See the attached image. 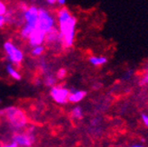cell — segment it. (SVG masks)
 <instances>
[{
	"label": "cell",
	"instance_id": "6da1fadb",
	"mask_svg": "<svg viewBox=\"0 0 148 147\" xmlns=\"http://www.w3.org/2000/svg\"><path fill=\"white\" fill-rule=\"evenodd\" d=\"M58 30L62 38V45L64 48H71L75 39L77 19L65 6L58 9L56 14Z\"/></svg>",
	"mask_w": 148,
	"mask_h": 147
},
{
	"label": "cell",
	"instance_id": "7a4b0ae2",
	"mask_svg": "<svg viewBox=\"0 0 148 147\" xmlns=\"http://www.w3.org/2000/svg\"><path fill=\"white\" fill-rule=\"evenodd\" d=\"M1 114L7 119L9 124L14 128H22L26 124V116L24 112L16 107H9L5 108Z\"/></svg>",
	"mask_w": 148,
	"mask_h": 147
},
{
	"label": "cell",
	"instance_id": "3957f363",
	"mask_svg": "<svg viewBox=\"0 0 148 147\" xmlns=\"http://www.w3.org/2000/svg\"><path fill=\"white\" fill-rule=\"evenodd\" d=\"M54 27H56V18L51 12L46 8H39L36 28L46 34Z\"/></svg>",
	"mask_w": 148,
	"mask_h": 147
},
{
	"label": "cell",
	"instance_id": "277c9868",
	"mask_svg": "<svg viewBox=\"0 0 148 147\" xmlns=\"http://www.w3.org/2000/svg\"><path fill=\"white\" fill-rule=\"evenodd\" d=\"M4 51L8 60L14 65L20 64L24 60V53L14 43L7 41L4 43Z\"/></svg>",
	"mask_w": 148,
	"mask_h": 147
},
{
	"label": "cell",
	"instance_id": "5b68a950",
	"mask_svg": "<svg viewBox=\"0 0 148 147\" xmlns=\"http://www.w3.org/2000/svg\"><path fill=\"white\" fill-rule=\"evenodd\" d=\"M50 95L56 103L62 105L68 102L70 90L62 86H53L51 89Z\"/></svg>",
	"mask_w": 148,
	"mask_h": 147
},
{
	"label": "cell",
	"instance_id": "8992f818",
	"mask_svg": "<svg viewBox=\"0 0 148 147\" xmlns=\"http://www.w3.org/2000/svg\"><path fill=\"white\" fill-rule=\"evenodd\" d=\"M39 8L35 5H29L28 8L23 12V20L26 24H31L36 25L38 20Z\"/></svg>",
	"mask_w": 148,
	"mask_h": 147
},
{
	"label": "cell",
	"instance_id": "52a82bcc",
	"mask_svg": "<svg viewBox=\"0 0 148 147\" xmlns=\"http://www.w3.org/2000/svg\"><path fill=\"white\" fill-rule=\"evenodd\" d=\"M27 40H28V43L32 47L42 45V43L45 42V34L36 28L30 34Z\"/></svg>",
	"mask_w": 148,
	"mask_h": 147
},
{
	"label": "cell",
	"instance_id": "ba28073f",
	"mask_svg": "<svg viewBox=\"0 0 148 147\" xmlns=\"http://www.w3.org/2000/svg\"><path fill=\"white\" fill-rule=\"evenodd\" d=\"M13 142L16 144L17 146H30L34 142V137L27 134H16L13 137Z\"/></svg>",
	"mask_w": 148,
	"mask_h": 147
},
{
	"label": "cell",
	"instance_id": "9c48e42d",
	"mask_svg": "<svg viewBox=\"0 0 148 147\" xmlns=\"http://www.w3.org/2000/svg\"><path fill=\"white\" fill-rule=\"evenodd\" d=\"M45 42L48 44H56V43L62 44V38L57 27L53 28L45 34Z\"/></svg>",
	"mask_w": 148,
	"mask_h": 147
},
{
	"label": "cell",
	"instance_id": "30bf717a",
	"mask_svg": "<svg viewBox=\"0 0 148 147\" xmlns=\"http://www.w3.org/2000/svg\"><path fill=\"white\" fill-rule=\"evenodd\" d=\"M86 96V91L84 90H73L70 91L68 98V102L71 103H78L82 100Z\"/></svg>",
	"mask_w": 148,
	"mask_h": 147
},
{
	"label": "cell",
	"instance_id": "8fae6325",
	"mask_svg": "<svg viewBox=\"0 0 148 147\" xmlns=\"http://www.w3.org/2000/svg\"><path fill=\"white\" fill-rule=\"evenodd\" d=\"M35 29H36V25L25 23L20 30V36L23 39L27 40L29 36H30V34L34 32V30H35Z\"/></svg>",
	"mask_w": 148,
	"mask_h": 147
},
{
	"label": "cell",
	"instance_id": "7c38bea8",
	"mask_svg": "<svg viewBox=\"0 0 148 147\" xmlns=\"http://www.w3.org/2000/svg\"><path fill=\"white\" fill-rule=\"evenodd\" d=\"M6 72L8 73V75L12 78V79H16V80H20L21 79V78H22V76H21V74L19 73V71L14 67V65H12V64H7L6 65Z\"/></svg>",
	"mask_w": 148,
	"mask_h": 147
},
{
	"label": "cell",
	"instance_id": "4fadbf2b",
	"mask_svg": "<svg viewBox=\"0 0 148 147\" xmlns=\"http://www.w3.org/2000/svg\"><path fill=\"white\" fill-rule=\"evenodd\" d=\"M88 62L93 66H101L107 62V58L103 56H90L88 58Z\"/></svg>",
	"mask_w": 148,
	"mask_h": 147
},
{
	"label": "cell",
	"instance_id": "5bb4252c",
	"mask_svg": "<svg viewBox=\"0 0 148 147\" xmlns=\"http://www.w3.org/2000/svg\"><path fill=\"white\" fill-rule=\"evenodd\" d=\"M83 116V111L80 107H75L71 110V117L73 119H81Z\"/></svg>",
	"mask_w": 148,
	"mask_h": 147
},
{
	"label": "cell",
	"instance_id": "9a60e30c",
	"mask_svg": "<svg viewBox=\"0 0 148 147\" xmlns=\"http://www.w3.org/2000/svg\"><path fill=\"white\" fill-rule=\"evenodd\" d=\"M44 51V46L42 45H39V46H35L32 48L31 51V54L34 57H38L41 56Z\"/></svg>",
	"mask_w": 148,
	"mask_h": 147
},
{
	"label": "cell",
	"instance_id": "2e32d148",
	"mask_svg": "<svg viewBox=\"0 0 148 147\" xmlns=\"http://www.w3.org/2000/svg\"><path fill=\"white\" fill-rule=\"evenodd\" d=\"M55 82H56V79L53 75H47L45 79H44V84L48 87L53 88L55 85Z\"/></svg>",
	"mask_w": 148,
	"mask_h": 147
},
{
	"label": "cell",
	"instance_id": "e0dca14e",
	"mask_svg": "<svg viewBox=\"0 0 148 147\" xmlns=\"http://www.w3.org/2000/svg\"><path fill=\"white\" fill-rule=\"evenodd\" d=\"M66 73H67V72H66V70L63 69V68H61V69H59V70H58L56 77H57V79H62L65 78Z\"/></svg>",
	"mask_w": 148,
	"mask_h": 147
},
{
	"label": "cell",
	"instance_id": "ac0fdd59",
	"mask_svg": "<svg viewBox=\"0 0 148 147\" xmlns=\"http://www.w3.org/2000/svg\"><path fill=\"white\" fill-rule=\"evenodd\" d=\"M7 6H6V5L3 2V1H1L0 0V16H5V14H6V12H7Z\"/></svg>",
	"mask_w": 148,
	"mask_h": 147
},
{
	"label": "cell",
	"instance_id": "d6986e66",
	"mask_svg": "<svg viewBox=\"0 0 148 147\" xmlns=\"http://www.w3.org/2000/svg\"><path fill=\"white\" fill-rule=\"evenodd\" d=\"M142 120H143V123L145 126H148V115H145V114H143L142 115Z\"/></svg>",
	"mask_w": 148,
	"mask_h": 147
},
{
	"label": "cell",
	"instance_id": "ffe728a7",
	"mask_svg": "<svg viewBox=\"0 0 148 147\" xmlns=\"http://www.w3.org/2000/svg\"><path fill=\"white\" fill-rule=\"evenodd\" d=\"M6 24V19L5 16H0V27H3Z\"/></svg>",
	"mask_w": 148,
	"mask_h": 147
},
{
	"label": "cell",
	"instance_id": "44dd1931",
	"mask_svg": "<svg viewBox=\"0 0 148 147\" xmlns=\"http://www.w3.org/2000/svg\"><path fill=\"white\" fill-rule=\"evenodd\" d=\"M141 84H148V72L144 76V78L141 80Z\"/></svg>",
	"mask_w": 148,
	"mask_h": 147
},
{
	"label": "cell",
	"instance_id": "7402d4cb",
	"mask_svg": "<svg viewBox=\"0 0 148 147\" xmlns=\"http://www.w3.org/2000/svg\"><path fill=\"white\" fill-rule=\"evenodd\" d=\"M0 147H17L16 144H14V142L11 143V144H5V145H2V146H0Z\"/></svg>",
	"mask_w": 148,
	"mask_h": 147
},
{
	"label": "cell",
	"instance_id": "603a6c76",
	"mask_svg": "<svg viewBox=\"0 0 148 147\" xmlns=\"http://www.w3.org/2000/svg\"><path fill=\"white\" fill-rule=\"evenodd\" d=\"M46 2L49 5H53L57 4V0H46Z\"/></svg>",
	"mask_w": 148,
	"mask_h": 147
},
{
	"label": "cell",
	"instance_id": "cb8c5ba5",
	"mask_svg": "<svg viewBox=\"0 0 148 147\" xmlns=\"http://www.w3.org/2000/svg\"><path fill=\"white\" fill-rule=\"evenodd\" d=\"M65 3H66V0H57V4L59 5H61V7L65 5Z\"/></svg>",
	"mask_w": 148,
	"mask_h": 147
},
{
	"label": "cell",
	"instance_id": "d4e9b609",
	"mask_svg": "<svg viewBox=\"0 0 148 147\" xmlns=\"http://www.w3.org/2000/svg\"><path fill=\"white\" fill-rule=\"evenodd\" d=\"M131 147H144V146L140 145V144H134V145H132Z\"/></svg>",
	"mask_w": 148,
	"mask_h": 147
}]
</instances>
